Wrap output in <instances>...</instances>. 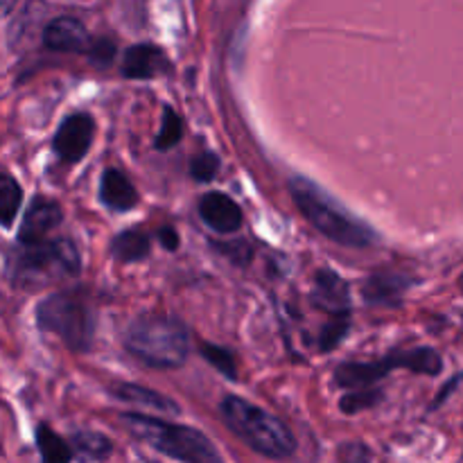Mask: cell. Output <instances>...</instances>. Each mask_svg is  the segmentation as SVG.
I'll return each instance as SVG.
<instances>
[{
    "mask_svg": "<svg viewBox=\"0 0 463 463\" xmlns=\"http://www.w3.org/2000/svg\"><path fill=\"white\" fill-rule=\"evenodd\" d=\"M392 369L437 375L441 371V357L432 348H411V351L393 353L383 362H346L335 371V383L344 389H366L387 378Z\"/></svg>",
    "mask_w": 463,
    "mask_h": 463,
    "instance_id": "cell-7",
    "label": "cell"
},
{
    "mask_svg": "<svg viewBox=\"0 0 463 463\" xmlns=\"http://www.w3.org/2000/svg\"><path fill=\"white\" fill-rule=\"evenodd\" d=\"M71 446L75 450V455H81L84 459L102 461L107 459L113 452L111 439L104 437L99 432H90V430H81V432H75L71 437Z\"/></svg>",
    "mask_w": 463,
    "mask_h": 463,
    "instance_id": "cell-19",
    "label": "cell"
},
{
    "mask_svg": "<svg viewBox=\"0 0 463 463\" xmlns=\"http://www.w3.org/2000/svg\"><path fill=\"white\" fill-rule=\"evenodd\" d=\"M158 240H161V244L167 249V251H175V249L179 247V235H176L170 226L158 229Z\"/></svg>",
    "mask_w": 463,
    "mask_h": 463,
    "instance_id": "cell-28",
    "label": "cell"
},
{
    "mask_svg": "<svg viewBox=\"0 0 463 463\" xmlns=\"http://www.w3.org/2000/svg\"><path fill=\"white\" fill-rule=\"evenodd\" d=\"M315 303L324 307L330 317H351V297L348 285L335 271L321 269L315 279Z\"/></svg>",
    "mask_w": 463,
    "mask_h": 463,
    "instance_id": "cell-13",
    "label": "cell"
},
{
    "mask_svg": "<svg viewBox=\"0 0 463 463\" xmlns=\"http://www.w3.org/2000/svg\"><path fill=\"white\" fill-rule=\"evenodd\" d=\"M217 170H220V158L213 152L199 154V156H194L193 163H190V175L197 181H203V184L215 179Z\"/></svg>",
    "mask_w": 463,
    "mask_h": 463,
    "instance_id": "cell-24",
    "label": "cell"
},
{
    "mask_svg": "<svg viewBox=\"0 0 463 463\" xmlns=\"http://www.w3.org/2000/svg\"><path fill=\"white\" fill-rule=\"evenodd\" d=\"M125 346L136 360L152 369H179L188 360L190 337L175 317L143 315L127 328Z\"/></svg>",
    "mask_w": 463,
    "mask_h": 463,
    "instance_id": "cell-4",
    "label": "cell"
},
{
    "mask_svg": "<svg viewBox=\"0 0 463 463\" xmlns=\"http://www.w3.org/2000/svg\"><path fill=\"white\" fill-rule=\"evenodd\" d=\"M113 398L122 402H129V405H138L145 407V410H154V411H163V414H179L181 407L176 405L172 398L161 396V393L152 392V389H145L140 384H113L111 387Z\"/></svg>",
    "mask_w": 463,
    "mask_h": 463,
    "instance_id": "cell-15",
    "label": "cell"
},
{
    "mask_svg": "<svg viewBox=\"0 0 463 463\" xmlns=\"http://www.w3.org/2000/svg\"><path fill=\"white\" fill-rule=\"evenodd\" d=\"M80 253L75 244L66 238L41 240V242L21 244L12 262L14 283L21 288H45L57 280L80 274Z\"/></svg>",
    "mask_w": 463,
    "mask_h": 463,
    "instance_id": "cell-5",
    "label": "cell"
},
{
    "mask_svg": "<svg viewBox=\"0 0 463 463\" xmlns=\"http://www.w3.org/2000/svg\"><path fill=\"white\" fill-rule=\"evenodd\" d=\"M289 193L301 215L333 242L351 249H366L378 242V235L366 222L348 213L342 203L335 202L324 188L306 176H294L289 181Z\"/></svg>",
    "mask_w": 463,
    "mask_h": 463,
    "instance_id": "cell-1",
    "label": "cell"
},
{
    "mask_svg": "<svg viewBox=\"0 0 463 463\" xmlns=\"http://www.w3.org/2000/svg\"><path fill=\"white\" fill-rule=\"evenodd\" d=\"M34 443L43 463H71L75 459V450L71 443L45 423L36 425Z\"/></svg>",
    "mask_w": 463,
    "mask_h": 463,
    "instance_id": "cell-16",
    "label": "cell"
},
{
    "mask_svg": "<svg viewBox=\"0 0 463 463\" xmlns=\"http://www.w3.org/2000/svg\"><path fill=\"white\" fill-rule=\"evenodd\" d=\"M95 136V120L89 113H72L59 125L52 147L63 163H80Z\"/></svg>",
    "mask_w": 463,
    "mask_h": 463,
    "instance_id": "cell-8",
    "label": "cell"
},
{
    "mask_svg": "<svg viewBox=\"0 0 463 463\" xmlns=\"http://www.w3.org/2000/svg\"><path fill=\"white\" fill-rule=\"evenodd\" d=\"M36 326L57 335L71 351L86 353L93 344L95 312L80 292H57L39 303Z\"/></svg>",
    "mask_w": 463,
    "mask_h": 463,
    "instance_id": "cell-6",
    "label": "cell"
},
{
    "mask_svg": "<svg viewBox=\"0 0 463 463\" xmlns=\"http://www.w3.org/2000/svg\"><path fill=\"white\" fill-rule=\"evenodd\" d=\"M199 217L215 233L231 235L242 226V211L238 203L224 193H206L199 199Z\"/></svg>",
    "mask_w": 463,
    "mask_h": 463,
    "instance_id": "cell-11",
    "label": "cell"
},
{
    "mask_svg": "<svg viewBox=\"0 0 463 463\" xmlns=\"http://www.w3.org/2000/svg\"><path fill=\"white\" fill-rule=\"evenodd\" d=\"M339 463H373V455L364 443H344L339 448Z\"/></svg>",
    "mask_w": 463,
    "mask_h": 463,
    "instance_id": "cell-26",
    "label": "cell"
},
{
    "mask_svg": "<svg viewBox=\"0 0 463 463\" xmlns=\"http://www.w3.org/2000/svg\"><path fill=\"white\" fill-rule=\"evenodd\" d=\"M380 392H375V389L366 387V389H355L353 393H346V396L339 401V410L344 411V414H357V411H364V410H371V407L378 405L380 401Z\"/></svg>",
    "mask_w": 463,
    "mask_h": 463,
    "instance_id": "cell-23",
    "label": "cell"
},
{
    "mask_svg": "<svg viewBox=\"0 0 463 463\" xmlns=\"http://www.w3.org/2000/svg\"><path fill=\"white\" fill-rule=\"evenodd\" d=\"M348 324H351V317H333L328 321V326L324 328V333H321V348L324 351H333L342 342L344 335H346Z\"/></svg>",
    "mask_w": 463,
    "mask_h": 463,
    "instance_id": "cell-25",
    "label": "cell"
},
{
    "mask_svg": "<svg viewBox=\"0 0 463 463\" xmlns=\"http://www.w3.org/2000/svg\"><path fill=\"white\" fill-rule=\"evenodd\" d=\"M113 54H116V43L107 39L93 41L89 50V57L95 66H109L113 61Z\"/></svg>",
    "mask_w": 463,
    "mask_h": 463,
    "instance_id": "cell-27",
    "label": "cell"
},
{
    "mask_svg": "<svg viewBox=\"0 0 463 463\" xmlns=\"http://www.w3.org/2000/svg\"><path fill=\"white\" fill-rule=\"evenodd\" d=\"M407 289V280L401 274H375L366 280L364 297L371 303H396Z\"/></svg>",
    "mask_w": 463,
    "mask_h": 463,
    "instance_id": "cell-17",
    "label": "cell"
},
{
    "mask_svg": "<svg viewBox=\"0 0 463 463\" xmlns=\"http://www.w3.org/2000/svg\"><path fill=\"white\" fill-rule=\"evenodd\" d=\"M181 136H184V125H181L179 113L175 111L172 107L163 109V122H161V131L156 136V149H172L175 145H179Z\"/></svg>",
    "mask_w": 463,
    "mask_h": 463,
    "instance_id": "cell-22",
    "label": "cell"
},
{
    "mask_svg": "<svg viewBox=\"0 0 463 463\" xmlns=\"http://www.w3.org/2000/svg\"><path fill=\"white\" fill-rule=\"evenodd\" d=\"M220 414L226 428L260 457L288 459L297 452V437L292 430L279 416L269 414L244 398L226 396L220 405Z\"/></svg>",
    "mask_w": 463,
    "mask_h": 463,
    "instance_id": "cell-2",
    "label": "cell"
},
{
    "mask_svg": "<svg viewBox=\"0 0 463 463\" xmlns=\"http://www.w3.org/2000/svg\"><path fill=\"white\" fill-rule=\"evenodd\" d=\"M14 5H16V0H0V18L7 16L14 9Z\"/></svg>",
    "mask_w": 463,
    "mask_h": 463,
    "instance_id": "cell-29",
    "label": "cell"
},
{
    "mask_svg": "<svg viewBox=\"0 0 463 463\" xmlns=\"http://www.w3.org/2000/svg\"><path fill=\"white\" fill-rule=\"evenodd\" d=\"M23 203V190L18 181L9 175H0V226L9 229L16 220Z\"/></svg>",
    "mask_w": 463,
    "mask_h": 463,
    "instance_id": "cell-20",
    "label": "cell"
},
{
    "mask_svg": "<svg viewBox=\"0 0 463 463\" xmlns=\"http://www.w3.org/2000/svg\"><path fill=\"white\" fill-rule=\"evenodd\" d=\"M120 420L131 437L147 443L149 448L170 459L181 463H224L220 450L213 446V441L202 430L167 423V420L147 414H134V411L122 414Z\"/></svg>",
    "mask_w": 463,
    "mask_h": 463,
    "instance_id": "cell-3",
    "label": "cell"
},
{
    "mask_svg": "<svg viewBox=\"0 0 463 463\" xmlns=\"http://www.w3.org/2000/svg\"><path fill=\"white\" fill-rule=\"evenodd\" d=\"M199 351H202L203 360L211 366H215L224 378L238 380V364H235L233 353L222 346H215V344H199Z\"/></svg>",
    "mask_w": 463,
    "mask_h": 463,
    "instance_id": "cell-21",
    "label": "cell"
},
{
    "mask_svg": "<svg viewBox=\"0 0 463 463\" xmlns=\"http://www.w3.org/2000/svg\"><path fill=\"white\" fill-rule=\"evenodd\" d=\"M170 68L167 54L152 43L131 45L122 59V75L129 80H152V77L170 72Z\"/></svg>",
    "mask_w": 463,
    "mask_h": 463,
    "instance_id": "cell-12",
    "label": "cell"
},
{
    "mask_svg": "<svg viewBox=\"0 0 463 463\" xmlns=\"http://www.w3.org/2000/svg\"><path fill=\"white\" fill-rule=\"evenodd\" d=\"M63 220L61 206L52 199L36 197L25 211V217L21 222V231H18V242L32 244L41 242L48 238L50 231L57 229Z\"/></svg>",
    "mask_w": 463,
    "mask_h": 463,
    "instance_id": "cell-10",
    "label": "cell"
},
{
    "mask_svg": "<svg viewBox=\"0 0 463 463\" xmlns=\"http://www.w3.org/2000/svg\"><path fill=\"white\" fill-rule=\"evenodd\" d=\"M111 253L120 262H138L149 253V235L138 229L122 231L113 238Z\"/></svg>",
    "mask_w": 463,
    "mask_h": 463,
    "instance_id": "cell-18",
    "label": "cell"
},
{
    "mask_svg": "<svg viewBox=\"0 0 463 463\" xmlns=\"http://www.w3.org/2000/svg\"><path fill=\"white\" fill-rule=\"evenodd\" d=\"M43 45L48 50H54V52L89 54L93 41H90L89 30L84 27V23L71 16H59L45 25Z\"/></svg>",
    "mask_w": 463,
    "mask_h": 463,
    "instance_id": "cell-9",
    "label": "cell"
},
{
    "mask_svg": "<svg viewBox=\"0 0 463 463\" xmlns=\"http://www.w3.org/2000/svg\"><path fill=\"white\" fill-rule=\"evenodd\" d=\"M99 197L107 203L111 211L125 213L138 203V193H136L134 184L122 175L120 170H107L102 175V184H99Z\"/></svg>",
    "mask_w": 463,
    "mask_h": 463,
    "instance_id": "cell-14",
    "label": "cell"
}]
</instances>
